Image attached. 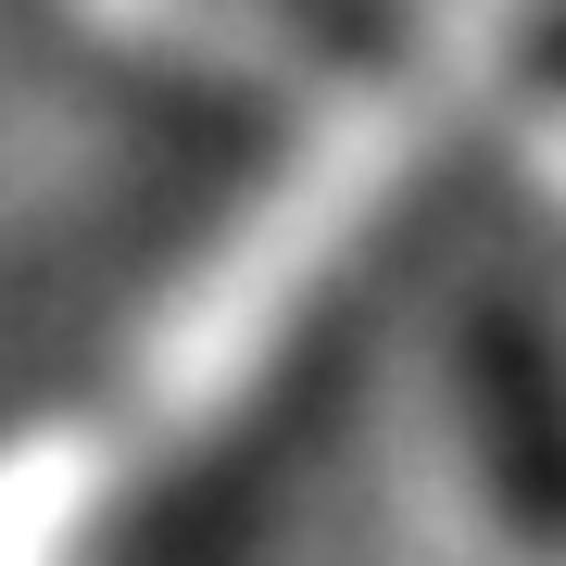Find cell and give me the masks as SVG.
<instances>
[{
	"instance_id": "6da1fadb",
	"label": "cell",
	"mask_w": 566,
	"mask_h": 566,
	"mask_svg": "<svg viewBox=\"0 0 566 566\" xmlns=\"http://www.w3.org/2000/svg\"><path fill=\"white\" fill-rule=\"evenodd\" d=\"M465 416H479V441H491V504L566 528V378L504 340V378L465 390Z\"/></svg>"
}]
</instances>
